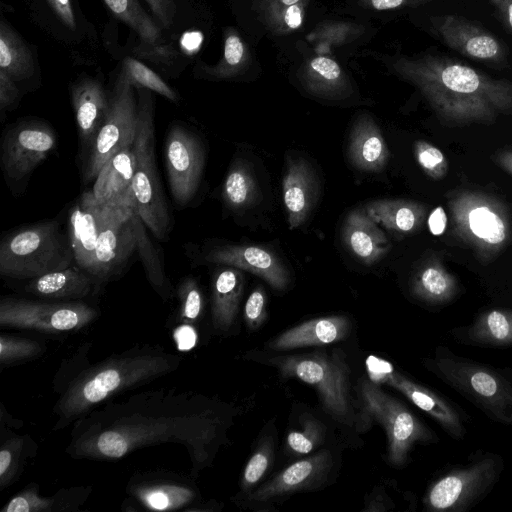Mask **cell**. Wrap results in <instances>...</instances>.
I'll return each instance as SVG.
<instances>
[{
  "label": "cell",
  "instance_id": "obj_57",
  "mask_svg": "<svg viewBox=\"0 0 512 512\" xmlns=\"http://www.w3.org/2000/svg\"><path fill=\"white\" fill-rule=\"evenodd\" d=\"M501 165L512 174V151L504 152L499 157Z\"/></svg>",
  "mask_w": 512,
  "mask_h": 512
},
{
  "label": "cell",
  "instance_id": "obj_41",
  "mask_svg": "<svg viewBox=\"0 0 512 512\" xmlns=\"http://www.w3.org/2000/svg\"><path fill=\"white\" fill-rule=\"evenodd\" d=\"M39 353L40 345L37 342L10 335L1 336L0 361L2 364L31 358Z\"/></svg>",
  "mask_w": 512,
  "mask_h": 512
},
{
  "label": "cell",
  "instance_id": "obj_34",
  "mask_svg": "<svg viewBox=\"0 0 512 512\" xmlns=\"http://www.w3.org/2000/svg\"><path fill=\"white\" fill-rule=\"evenodd\" d=\"M118 19L130 26L148 45L155 46L161 40V29L142 8L138 0H104Z\"/></svg>",
  "mask_w": 512,
  "mask_h": 512
},
{
  "label": "cell",
  "instance_id": "obj_42",
  "mask_svg": "<svg viewBox=\"0 0 512 512\" xmlns=\"http://www.w3.org/2000/svg\"><path fill=\"white\" fill-rule=\"evenodd\" d=\"M178 296L182 319L187 321L198 319L202 311L203 300L197 282L190 277L184 279L178 288Z\"/></svg>",
  "mask_w": 512,
  "mask_h": 512
},
{
  "label": "cell",
  "instance_id": "obj_45",
  "mask_svg": "<svg viewBox=\"0 0 512 512\" xmlns=\"http://www.w3.org/2000/svg\"><path fill=\"white\" fill-rule=\"evenodd\" d=\"M244 318L250 330H257L266 320V294L262 287H257L249 295L244 308Z\"/></svg>",
  "mask_w": 512,
  "mask_h": 512
},
{
  "label": "cell",
  "instance_id": "obj_13",
  "mask_svg": "<svg viewBox=\"0 0 512 512\" xmlns=\"http://www.w3.org/2000/svg\"><path fill=\"white\" fill-rule=\"evenodd\" d=\"M165 163L175 204L188 206L199 189L204 170L205 150L200 138L183 125H173L165 141Z\"/></svg>",
  "mask_w": 512,
  "mask_h": 512
},
{
  "label": "cell",
  "instance_id": "obj_26",
  "mask_svg": "<svg viewBox=\"0 0 512 512\" xmlns=\"http://www.w3.org/2000/svg\"><path fill=\"white\" fill-rule=\"evenodd\" d=\"M351 164L364 172L382 171L390 158V151L376 122L362 115L354 123L347 149Z\"/></svg>",
  "mask_w": 512,
  "mask_h": 512
},
{
  "label": "cell",
  "instance_id": "obj_21",
  "mask_svg": "<svg viewBox=\"0 0 512 512\" xmlns=\"http://www.w3.org/2000/svg\"><path fill=\"white\" fill-rule=\"evenodd\" d=\"M135 164L133 145L114 154L95 178L92 193L96 201L109 206H136L133 191Z\"/></svg>",
  "mask_w": 512,
  "mask_h": 512
},
{
  "label": "cell",
  "instance_id": "obj_17",
  "mask_svg": "<svg viewBox=\"0 0 512 512\" xmlns=\"http://www.w3.org/2000/svg\"><path fill=\"white\" fill-rule=\"evenodd\" d=\"M368 373L375 383L387 384L405 395L414 405L430 415L454 439H461L465 428L457 410L432 390L408 379L383 359L369 357Z\"/></svg>",
  "mask_w": 512,
  "mask_h": 512
},
{
  "label": "cell",
  "instance_id": "obj_11",
  "mask_svg": "<svg viewBox=\"0 0 512 512\" xmlns=\"http://www.w3.org/2000/svg\"><path fill=\"white\" fill-rule=\"evenodd\" d=\"M453 224L458 235L481 254L497 252L509 237L503 210L486 196L463 192L450 201Z\"/></svg>",
  "mask_w": 512,
  "mask_h": 512
},
{
  "label": "cell",
  "instance_id": "obj_6",
  "mask_svg": "<svg viewBox=\"0 0 512 512\" xmlns=\"http://www.w3.org/2000/svg\"><path fill=\"white\" fill-rule=\"evenodd\" d=\"M138 119L134 139L136 158L133 191L136 209L152 234L165 240L170 231V214L157 173L154 156V97L151 90L137 87Z\"/></svg>",
  "mask_w": 512,
  "mask_h": 512
},
{
  "label": "cell",
  "instance_id": "obj_7",
  "mask_svg": "<svg viewBox=\"0 0 512 512\" xmlns=\"http://www.w3.org/2000/svg\"><path fill=\"white\" fill-rule=\"evenodd\" d=\"M430 369L495 420L512 423V384L492 368L437 353Z\"/></svg>",
  "mask_w": 512,
  "mask_h": 512
},
{
  "label": "cell",
  "instance_id": "obj_35",
  "mask_svg": "<svg viewBox=\"0 0 512 512\" xmlns=\"http://www.w3.org/2000/svg\"><path fill=\"white\" fill-rule=\"evenodd\" d=\"M135 494L146 507L156 511L175 510L195 498L190 488L170 483L143 486Z\"/></svg>",
  "mask_w": 512,
  "mask_h": 512
},
{
  "label": "cell",
  "instance_id": "obj_20",
  "mask_svg": "<svg viewBox=\"0 0 512 512\" xmlns=\"http://www.w3.org/2000/svg\"><path fill=\"white\" fill-rule=\"evenodd\" d=\"M282 194L289 229L294 230L306 221L319 195L315 171L304 158H288L282 180Z\"/></svg>",
  "mask_w": 512,
  "mask_h": 512
},
{
  "label": "cell",
  "instance_id": "obj_25",
  "mask_svg": "<svg viewBox=\"0 0 512 512\" xmlns=\"http://www.w3.org/2000/svg\"><path fill=\"white\" fill-rule=\"evenodd\" d=\"M343 239L350 252L365 265H373L391 248L386 235L365 208L351 211L343 225Z\"/></svg>",
  "mask_w": 512,
  "mask_h": 512
},
{
  "label": "cell",
  "instance_id": "obj_23",
  "mask_svg": "<svg viewBox=\"0 0 512 512\" xmlns=\"http://www.w3.org/2000/svg\"><path fill=\"white\" fill-rule=\"evenodd\" d=\"M70 91L80 142L90 149L108 115L110 96L91 77L78 80Z\"/></svg>",
  "mask_w": 512,
  "mask_h": 512
},
{
  "label": "cell",
  "instance_id": "obj_12",
  "mask_svg": "<svg viewBox=\"0 0 512 512\" xmlns=\"http://www.w3.org/2000/svg\"><path fill=\"white\" fill-rule=\"evenodd\" d=\"M96 316L94 308L81 302L47 303L4 298L0 303L2 327L66 332L83 328Z\"/></svg>",
  "mask_w": 512,
  "mask_h": 512
},
{
  "label": "cell",
  "instance_id": "obj_55",
  "mask_svg": "<svg viewBox=\"0 0 512 512\" xmlns=\"http://www.w3.org/2000/svg\"><path fill=\"white\" fill-rule=\"evenodd\" d=\"M202 41V35L198 32H193L185 35L182 40V46L190 51L197 49Z\"/></svg>",
  "mask_w": 512,
  "mask_h": 512
},
{
  "label": "cell",
  "instance_id": "obj_48",
  "mask_svg": "<svg viewBox=\"0 0 512 512\" xmlns=\"http://www.w3.org/2000/svg\"><path fill=\"white\" fill-rule=\"evenodd\" d=\"M159 23L166 29L170 28L175 16L174 0H145Z\"/></svg>",
  "mask_w": 512,
  "mask_h": 512
},
{
  "label": "cell",
  "instance_id": "obj_10",
  "mask_svg": "<svg viewBox=\"0 0 512 512\" xmlns=\"http://www.w3.org/2000/svg\"><path fill=\"white\" fill-rule=\"evenodd\" d=\"M501 469L502 463L497 456L485 455L449 471L431 485L424 504L432 511H466L489 492Z\"/></svg>",
  "mask_w": 512,
  "mask_h": 512
},
{
  "label": "cell",
  "instance_id": "obj_18",
  "mask_svg": "<svg viewBox=\"0 0 512 512\" xmlns=\"http://www.w3.org/2000/svg\"><path fill=\"white\" fill-rule=\"evenodd\" d=\"M331 464L329 450H321L302 458L252 491L249 499L252 502L264 503L291 493L314 489L327 478Z\"/></svg>",
  "mask_w": 512,
  "mask_h": 512
},
{
  "label": "cell",
  "instance_id": "obj_1",
  "mask_svg": "<svg viewBox=\"0 0 512 512\" xmlns=\"http://www.w3.org/2000/svg\"><path fill=\"white\" fill-rule=\"evenodd\" d=\"M169 395L160 391L136 395L94 411L77 423L71 454L116 459L143 446L175 441L198 459L196 452L202 453L215 440L220 419L209 408H195L196 400L188 393Z\"/></svg>",
  "mask_w": 512,
  "mask_h": 512
},
{
  "label": "cell",
  "instance_id": "obj_43",
  "mask_svg": "<svg viewBox=\"0 0 512 512\" xmlns=\"http://www.w3.org/2000/svg\"><path fill=\"white\" fill-rule=\"evenodd\" d=\"M54 501L40 496L37 489H27L12 498L2 512H49Z\"/></svg>",
  "mask_w": 512,
  "mask_h": 512
},
{
  "label": "cell",
  "instance_id": "obj_16",
  "mask_svg": "<svg viewBox=\"0 0 512 512\" xmlns=\"http://www.w3.org/2000/svg\"><path fill=\"white\" fill-rule=\"evenodd\" d=\"M440 39L460 54L503 69L510 66L508 47L482 25L459 15H444L435 24Z\"/></svg>",
  "mask_w": 512,
  "mask_h": 512
},
{
  "label": "cell",
  "instance_id": "obj_5",
  "mask_svg": "<svg viewBox=\"0 0 512 512\" xmlns=\"http://www.w3.org/2000/svg\"><path fill=\"white\" fill-rule=\"evenodd\" d=\"M267 360L283 377L296 378L313 386L323 409L335 421L349 426L354 424L350 369L342 350L281 355Z\"/></svg>",
  "mask_w": 512,
  "mask_h": 512
},
{
  "label": "cell",
  "instance_id": "obj_36",
  "mask_svg": "<svg viewBox=\"0 0 512 512\" xmlns=\"http://www.w3.org/2000/svg\"><path fill=\"white\" fill-rule=\"evenodd\" d=\"M132 221L136 238V251L143 262L147 277L156 289H164L167 280L163 269V261L148 238L144 227L145 223L139 216L137 209H134L132 213Z\"/></svg>",
  "mask_w": 512,
  "mask_h": 512
},
{
  "label": "cell",
  "instance_id": "obj_15",
  "mask_svg": "<svg viewBox=\"0 0 512 512\" xmlns=\"http://www.w3.org/2000/svg\"><path fill=\"white\" fill-rule=\"evenodd\" d=\"M103 214L97 240L94 279L107 280L117 274L136 250L132 213L136 206L103 205Z\"/></svg>",
  "mask_w": 512,
  "mask_h": 512
},
{
  "label": "cell",
  "instance_id": "obj_52",
  "mask_svg": "<svg viewBox=\"0 0 512 512\" xmlns=\"http://www.w3.org/2000/svg\"><path fill=\"white\" fill-rule=\"evenodd\" d=\"M447 215L443 207H436L428 217V227L431 234L440 236L444 233L447 227Z\"/></svg>",
  "mask_w": 512,
  "mask_h": 512
},
{
  "label": "cell",
  "instance_id": "obj_58",
  "mask_svg": "<svg viewBox=\"0 0 512 512\" xmlns=\"http://www.w3.org/2000/svg\"><path fill=\"white\" fill-rule=\"evenodd\" d=\"M299 0H281V2L287 6L296 4Z\"/></svg>",
  "mask_w": 512,
  "mask_h": 512
},
{
  "label": "cell",
  "instance_id": "obj_51",
  "mask_svg": "<svg viewBox=\"0 0 512 512\" xmlns=\"http://www.w3.org/2000/svg\"><path fill=\"white\" fill-rule=\"evenodd\" d=\"M174 339L180 351H188L195 346L197 334L190 325H182L174 331Z\"/></svg>",
  "mask_w": 512,
  "mask_h": 512
},
{
  "label": "cell",
  "instance_id": "obj_30",
  "mask_svg": "<svg viewBox=\"0 0 512 512\" xmlns=\"http://www.w3.org/2000/svg\"><path fill=\"white\" fill-rule=\"evenodd\" d=\"M411 292L427 303L442 304L456 295L457 281L440 264L429 262L413 275Z\"/></svg>",
  "mask_w": 512,
  "mask_h": 512
},
{
  "label": "cell",
  "instance_id": "obj_28",
  "mask_svg": "<svg viewBox=\"0 0 512 512\" xmlns=\"http://www.w3.org/2000/svg\"><path fill=\"white\" fill-rule=\"evenodd\" d=\"M244 289L241 270L227 266L219 269L212 283V320L216 329L226 331L233 325Z\"/></svg>",
  "mask_w": 512,
  "mask_h": 512
},
{
  "label": "cell",
  "instance_id": "obj_4",
  "mask_svg": "<svg viewBox=\"0 0 512 512\" xmlns=\"http://www.w3.org/2000/svg\"><path fill=\"white\" fill-rule=\"evenodd\" d=\"M75 262L70 241L58 221H44L15 230L0 244V274L31 280Z\"/></svg>",
  "mask_w": 512,
  "mask_h": 512
},
{
  "label": "cell",
  "instance_id": "obj_33",
  "mask_svg": "<svg viewBox=\"0 0 512 512\" xmlns=\"http://www.w3.org/2000/svg\"><path fill=\"white\" fill-rule=\"evenodd\" d=\"M470 341L490 346L512 345V311L493 309L481 314L469 327Z\"/></svg>",
  "mask_w": 512,
  "mask_h": 512
},
{
  "label": "cell",
  "instance_id": "obj_22",
  "mask_svg": "<svg viewBox=\"0 0 512 512\" xmlns=\"http://www.w3.org/2000/svg\"><path fill=\"white\" fill-rule=\"evenodd\" d=\"M103 204L96 201L92 191L81 195L69 212V241L75 263L91 274L101 219Z\"/></svg>",
  "mask_w": 512,
  "mask_h": 512
},
{
  "label": "cell",
  "instance_id": "obj_3",
  "mask_svg": "<svg viewBox=\"0 0 512 512\" xmlns=\"http://www.w3.org/2000/svg\"><path fill=\"white\" fill-rule=\"evenodd\" d=\"M179 360L177 356L154 349L114 357L73 381L56 410L63 419L76 418L116 393L170 372Z\"/></svg>",
  "mask_w": 512,
  "mask_h": 512
},
{
  "label": "cell",
  "instance_id": "obj_31",
  "mask_svg": "<svg viewBox=\"0 0 512 512\" xmlns=\"http://www.w3.org/2000/svg\"><path fill=\"white\" fill-rule=\"evenodd\" d=\"M0 70L14 81L27 79L34 72L30 49L5 21L0 23Z\"/></svg>",
  "mask_w": 512,
  "mask_h": 512
},
{
  "label": "cell",
  "instance_id": "obj_56",
  "mask_svg": "<svg viewBox=\"0 0 512 512\" xmlns=\"http://www.w3.org/2000/svg\"><path fill=\"white\" fill-rule=\"evenodd\" d=\"M405 2L406 0H371L372 6L377 10L395 9Z\"/></svg>",
  "mask_w": 512,
  "mask_h": 512
},
{
  "label": "cell",
  "instance_id": "obj_37",
  "mask_svg": "<svg viewBox=\"0 0 512 512\" xmlns=\"http://www.w3.org/2000/svg\"><path fill=\"white\" fill-rule=\"evenodd\" d=\"M122 71L135 87L149 89L173 102L178 101L177 93L158 74L138 60L125 58Z\"/></svg>",
  "mask_w": 512,
  "mask_h": 512
},
{
  "label": "cell",
  "instance_id": "obj_54",
  "mask_svg": "<svg viewBox=\"0 0 512 512\" xmlns=\"http://www.w3.org/2000/svg\"><path fill=\"white\" fill-rule=\"evenodd\" d=\"M284 21L291 29L300 27L302 23L301 8L296 4L290 5L285 11Z\"/></svg>",
  "mask_w": 512,
  "mask_h": 512
},
{
  "label": "cell",
  "instance_id": "obj_9",
  "mask_svg": "<svg viewBox=\"0 0 512 512\" xmlns=\"http://www.w3.org/2000/svg\"><path fill=\"white\" fill-rule=\"evenodd\" d=\"M135 86L121 71L110 95L108 115L89 149L84 180H94L104 164L122 148L133 145L138 119Z\"/></svg>",
  "mask_w": 512,
  "mask_h": 512
},
{
  "label": "cell",
  "instance_id": "obj_44",
  "mask_svg": "<svg viewBox=\"0 0 512 512\" xmlns=\"http://www.w3.org/2000/svg\"><path fill=\"white\" fill-rule=\"evenodd\" d=\"M23 440L7 441L0 451V483L1 488L10 484L16 475L21 455Z\"/></svg>",
  "mask_w": 512,
  "mask_h": 512
},
{
  "label": "cell",
  "instance_id": "obj_29",
  "mask_svg": "<svg viewBox=\"0 0 512 512\" xmlns=\"http://www.w3.org/2000/svg\"><path fill=\"white\" fill-rule=\"evenodd\" d=\"M364 208L377 224L398 234L416 231L425 216L421 204L403 199H379L369 202Z\"/></svg>",
  "mask_w": 512,
  "mask_h": 512
},
{
  "label": "cell",
  "instance_id": "obj_19",
  "mask_svg": "<svg viewBox=\"0 0 512 512\" xmlns=\"http://www.w3.org/2000/svg\"><path fill=\"white\" fill-rule=\"evenodd\" d=\"M204 260L251 272L276 290H284L289 283V273L283 262L272 251L261 246H217L205 254Z\"/></svg>",
  "mask_w": 512,
  "mask_h": 512
},
{
  "label": "cell",
  "instance_id": "obj_53",
  "mask_svg": "<svg viewBox=\"0 0 512 512\" xmlns=\"http://www.w3.org/2000/svg\"><path fill=\"white\" fill-rule=\"evenodd\" d=\"M504 24L512 32V0H490Z\"/></svg>",
  "mask_w": 512,
  "mask_h": 512
},
{
  "label": "cell",
  "instance_id": "obj_38",
  "mask_svg": "<svg viewBox=\"0 0 512 512\" xmlns=\"http://www.w3.org/2000/svg\"><path fill=\"white\" fill-rule=\"evenodd\" d=\"M323 424L311 415L302 419V429L290 431L287 435V448L295 455H308L324 440Z\"/></svg>",
  "mask_w": 512,
  "mask_h": 512
},
{
  "label": "cell",
  "instance_id": "obj_39",
  "mask_svg": "<svg viewBox=\"0 0 512 512\" xmlns=\"http://www.w3.org/2000/svg\"><path fill=\"white\" fill-rule=\"evenodd\" d=\"M274 458V444L271 438L264 439L248 460L241 479V488L250 491L266 474Z\"/></svg>",
  "mask_w": 512,
  "mask_h": 512
},
{
  "label": "cell",
  "instance_id": "obj_40",
  "mask_svg": "<svg viewBox=\"0 0 512 512\" xmlns=\"http://www.w3.org/2000/svg\"><path fill=\"white\" fill-rule=\"evenodd\" d=\"M414 152L419 166L429 177L438 180L447 174L448 160L437 147L424 140H417Z\"/></svg>",
  "mask_w": 512,
  "mask_h": 512
},
{
  "label": "cell",
  "instance_id": "obj_49",
  "mask_svg": "<svg viewBox=\"0 0 512 512\" xmlns=\"http://www.w3.org/2000/svg\"><path fill=\"white\" fill-rule=\"evenodd\" d=\"M59 20L70 30H76V19L71 0H46Z\"/></svg>",
  "mask_w": 512,
  "mask_h": 512
},
{
  "label": "cell",
  "instance_id": "obj_46",
  "mask_svg": "<svg viewBox=\"0 0 512 512\" xmlns=\"http://www.w3.org/2000/svg\"><path fill=\"white\" fill-rule=\"evenodd\" d=\"M19 91L15 85V81L0 70V116L1 121L5 117V112L16 104Z\"/></svg>",
  "mask_w": 512,
  "mask_h": 512
},
{
  "label": "cell",
  "instance_id": "obj_2",
  "mask_svg": "<svg viewBox=\"0 0 512 512\" xmlns=\"http://www.w3.org/2000/svg\"><path fill=\"white\" fill-rule=\"evenodd\" d=\"M436 113L448 122L490 121L512 113V83L494 79L446 56L415 63L412 70Z\"/></svg>",
  "mask_w": 512,
  "mask_h": 512
},
{
  "label": "cell",
  "instance_id": "obj_27",
  "mask_svg": "<svg viewBox=\"0 0 512 512\" xmlns=\"http://www.w3.org/2000/svg\"><path fill=\"white\" fill-rule=\"evenodd\" d=\"M94 277L76 265L31 279L26 291L48 299H79L87 296Z\"/></svg>",
  "mask_w": 512,
  "mask_h": 512
},
{
  "label": "cell",
  "instance_id": "obj_32",
  "mask_svg": "<svg viewBox=\"0 0 512 512\" xmlns=\"http://www.w3.org/2000/svg\"><path fill=\"white\" fill-rule=\"evenodd\" d=\"M222 197L232 210L249 208L259 198V189L254 174L244 160H235L224 181Z\"/></svg>",
  "mask_w": 512,
  "mask_h": 512
},
{
  "label": "cell",
  "instance_id": "obj_24",
  "mask_svg": "<svg viewBox=\"0 0 512 512\" xmlns=\"http://www.w3.org/2000/svg\"><path fill=\"white\" fill-rule=\"evenodd\" d=\"M351 329L346 316L333 315L308 320L273 338L267 347L273 351H288L309 346H322L345 339Z\"/></svg>",
  "mask_w": 512,
  "mask_h": 512
},
{
  "label": "cell",
  "instance_id": "obj_50",
  "mask_svg": "<svg viewBox=\"0 0 512 512\" xmlns=\"http://www.w3.org/2000/svg\"><path fill=\"white\" fill-rule=\"evenodd\" d=\"M244 54V45L240 38L235 34H229L226 37L224 45V63L225 66L238 65Z\"/></svg>",
  "mask_w": 512,
  "mask_h": 512
},
{
  "label": "cell",
  "instance_id": "obj_8",
  "mask_svg": "<svg viewBox=\"0 0 512 512\" xmlns=\"http://www.w3.org/2000/svg\"><path fill=\"white\" fill-rule=\"evenodd\" d=\"M359 395L364 416L376 420L385 430L387 461L391 465H405L415 444L437 440L433 431L402 402L387 394L372 380H361Z\"/></svg>",
  "mask_w": 512,
  "mask_h": 512
},
{
  "label": "cell",
  "instance_id": "obj_14",
  "mask_svg": "<svg viewBox=\"0 0 512 512\" xmlns=\"http://www.w3.org/2000/svg\"><path fill=\"white\" fill-rule=\"evenodd\" d=\"M56 136L46 124L30 121L9 129L1 144V166L10 184L23 183L55 148Z\"/></svg>",
  "mask_w": 512,
  "mask_h": 512
},
{
  "label": "cell",
  "instance_id": "obj_47",
  "mask_svg": "<svg viewBox=\"0 0 512 512\" xmlns=\"http://www.w3.org/2000/svg\"><path fill=\"white\" fill-rule=\"evenodd\" d=\"M312 70L323 79L325 84L332 85L339 81L341 69L332 59L316 57L311 61Z\"/></svg>",
  "mask_w": 512,
  "mask_h": 512
}]
</instances>
